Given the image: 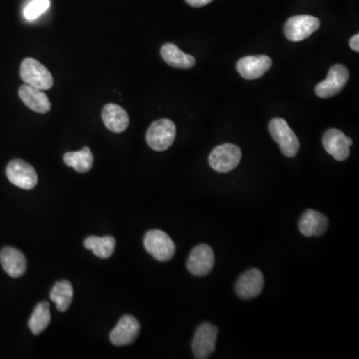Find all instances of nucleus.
Masks as SVG:
<instances>
[{
  "mask_svg": "<svg viewBox=\"0 0 359 359\" xmlns=\"http://www.w3.org/2000/svg\"><path fill=\"white\" fill-rule=\"evenodd\" d=\"M176 138V126L169 119H160L153 122L146 134V141L150 148L155 151H166L172 146Z\"/></svg>",
  "mask_w": 359,
  "mask_h": 359,
  "instance_id": "obj_1",
  "label": "nucleus"
},
{
  "mask_svg": "<svg viewBox=\"0 0 359 359\" xmlns=\"http://www.w3.org/2000/svg\"><path fill=\"white\" fill-rule=\"evenodd\" d=\"M20 77L25 84L40 90H49L53 86L50 71L38 60L25 58L20 66Z\"/></svg>",
  "mask_w": 359,
  "mask_h": 359,
  "instance_id": "obj_2",
  "label": "nucleus"
},
{
  "mask_svg": "<svg viewBox=\"0 0 359 359\" xmlns=\"http://www.w3.org/2000/svg\"><path fill=\"white\" fill-rule=\"evenodd\" d=\"M269 130L271 137L280 145L282 154L287 157H294L299 150V141L294 131L285 119L273 118L269 122Z\"/></svg>",
  "mask_w": 359,
  "mask_h": 359,
  "instance_id": "obj_3",
  "label": "nucleus"
},
{
  "mask_svg": "<svg viewBox=\"0 0 359 359\" xmlns=\"http://www.w3.org/2000/svg\"><path fill=\"white\" fill-rule=\"evenodd\" d=\"M144 247L154 259L160 262L170 261L176 252V246L166 232L151 230L144 238Z\"/></svg>",
  "mask_w": 359,
  "mask_h": 359,
  "instance_id": "obj_4",
  "label": "nucleus"
},
{
  "mask_svg": "<svg viewBox=\"0 0 359 359\" xmlns=\"http://www.w3.org/2000/svg\"><path fill=\"white\" fill-rule=\"evenodd\" d=\"M241 151L236 145L223 144L216 147L209 156L212 169L220 173L231 172L241 162Z\"/></svg>",
  "mask_w": 359,
  "mask_h": 359,
  "instance_id": "obj_5",
  "label": "nucleus"
},
{
  "mask_svg": "<svg viewBox=\"0 0 359 359\" xmlns=\"http://www.w3.org/2000/svg\"><path fill=\"white\" fill-rule=\"evenodd\" d=\"M218 331L217 326L209 322H205L198 328L192 342L195 358L206 359L212 356L216 349Z\"/></svg>",
  "mask_w": 359,
  "mask_h": 359,
  "instance_id": "obj_6",
  "label": "nucleus"
},
{
  "mask_svg": "<svg viewBox=\"0 0 359 359\" xmlns=\"http://www.w3.org/2000/svg\"><path fill=\"white\" fill-rule=\"evenodd\" d=\"M321 26L319 18L310 15H298L289 18L285 25V38L292 42L305 40Z\"/></svg>",
  "mask_w": 359,
  "mask_h": 359,
  "instance_id": "obj_7",
  "label": "nucleus"
},
{
  "mask_svg": "<svg viewBox=\"0 0 359 359\" xmlns=\"http://www.w3.org/2000/svg\"><path fill=\"white\" fill-rule=\"evenodd\" d=\"M6 176L11 184L24 190L35 188L38 177L35 169L24 161L15 159L6 167Z\"/></svg>",
  "mask_w": 359,
  "mask_h": 359,
  "instance_id": "obj_8",
  "label": "nucleus"
},
{
  "mask_svg": "<svg viewBox=\"0 0 359 359\" xmlns=\"http://www.w3.org/2000/svg\"><path fill=\"white\" fill-rule=\"evenodd\" d=\"M349 78V69L342 64H337L329 69L326 79L317 85L315 93L322 99L333 97L344 88Z\"/></svg>",
  "mask_w": 359,
  "mask_h": 359,
  "instance_id": "obj_9",
  "label": "nucleus"
},
{
  "mask_svg": "<svg viewBox=\"0 0 359 359\" xmlns=\"http://www.w3.org/2000/svg\"><path fill=\"white\" fill-rule=\"evenodd\" d=\"M215 264L213 250L206 244H201L193 248L189 257L187 266L189 271L197 277H204L211 273Z\"/></svg>",
  "mask_w": 359,
  "mask_h": 359,
  "instance_id": "obj_10",
  "label": "nucleus"
},
{
  "mask_svg": "<svg viewBox=\"0 0 359 359\" xmlns=\"http://www.w3.org/2000/svg\"><path fill=\"white\" fill-rule=\"evenodd\" d=\"M352 143L351 138L346 137L337 129H329L322 137L324 149L337 161H344L349 158V147Z\"/></svg>",
  "mask_w": 359,
  "mask_h": 359,
  "instance_id": "obj_11",
  "label": "nucleus"
},
{
  "mask_svg": "<svg viewBox=\"0 0 359 359\" xmlns=\"http://www.w3.org/2000/svg\"><path fill=\"white\" fill-rule=\"evenodd\" d=\"M140 333V324L132 315H124L110 333V340L116 346L133 344Z\"/></svg>",
  "mask_w": 359,
  "mask_h": 359,
  "instance_id": "obj_12",
  "label": "nucleus"
},
{
  "mask_svg": "<svg viewBox=\"0 0 359 359\" xmlns=\"http://www.w3.org/2000/svg\"><path fill=\"white\" fill-rule=\"evenodd\" d=\"M264 278L262 271L257 269H248L237 282L236 292L241 298H257L264 289Z\"/></svg>",
  "mask_w": 359,
  "mask_h": 359,
  "instance_id": "obj_13",
  "label": "nucleus"
},
{
  "mask_svg": "<svg viewBox=\"0 0 359 359\" xmlns=\"http://www.w3.org/2000/svg\"><path fill=\"white\" fill-rule=\"evenodd\" d=\"M271 59L266 55L247 56L239 60L237 70L245 79L255 80L266 74L271 67Z\"/></svg>",
  "mask_w": 359,
  "mask_h": 359,
  "instance_id": "obj_14",
  "label": "nucleus"
},
{
  "mask_svg": "<svg viewBox=\"0 0 359 359\" xmlns=\"http://www.w3.org/2000/svg\"><path fill=\"white\" fill-rule=\"evenodd\" d=\"M18 94L22 102L32 111L39 114H46L51 109V103L43 90L24 84L20 86Z\"/></svg>",
  "mask_w": 359,
  "mask_h": 359,
  "instance_id": "obj_15",
  "label": "nucleus"
},
{
  "mask_svg": "<svg viewBox=\"0 0 359 359\" xmlns=\"http://www.w3.org/2000/svg\"><path fill=\"white\" fill-rule=\"evenodd\" d=\"M299 231L305 237H319L328 228V218L314 209H308L301 216L298 223Z\"/></svg>",
  "mask_w": 359,
  "mask_h": 359,
  "instance_id": "obj_16",
  "label": "nucleus"
},
{
  "mask_svg": "<svg viewBox=\"0 0 359 359\" xmlns=\"http://www.w3.org/2000/svg\"><path fill=\"white\" fill-rule=\"evenodd\" d=\"M0 262L6 273L11 278H20L27 269L25 255L15 248L6 247L0 252Z\"/></svg>",
  "mask_w": 359,
  "mask_h": 359,
  "instance_id": "obj_17",
  "label": "nucleus"
},
{
  "mask_svg": "<svg viewBox=\"0 0 359 359\" xmlns=\"http://www.w3.org/2000/svg\"><path fill=\"white\" fill-rule=\"evenodd\" d=\"M102 120L108 130L114 133H122L128 128L129 116L127 112L117 104H107L102 110Z\"/></svg>",
  "mask_w": 359,
  "mask_h": 359,
  "instance_id": "obj_18",
  "label": "nucleus"
},
{
  "mask_svg": "<svg viewBox=\"0 0 359 359\" xmlns=\"http://www.w3.org/2000/svg\"><path fill=\"white\" fill-rule=\"evenodd\" d=\"M161 55L168 65L180 69H190L196 64V60L192 55L186 54L178 46L173 43H167L161 48Z\"/></svg>",
  "mask_w": 359,
  "mask_h": 359,
  "instance_id": "obj_19",
  "label": "nucleus"
},
{
  "mask_svg": "<svg viewBox=\"0 0 359 359\" xmlns=\"http://www.w3.org/2000/svg\"><path fill=\"white\" fill-rule=\"evenodd\" d=\"M73 292L72 285L68 280H61L56 282L50 292V299L56 305L59 312H64L68 310L72 303Z\"/></svg>",
  "mask_w": 359,
  "mask_h": 359,
  "instance_id": "obj_20",
  "label": "nucleus"
},
{
  "mask_svg": "<svg viewBox=\"0 0 359 359\" xmlns=\"http://www.w3.org/2000/svg\"><path fill=\"white\" fill-rule=\"evenodd\" d=\"M85 248L92 250L96 257L100 259H108L111 257L116 246V239L111 236L107 237H88L84 241Z\"/></svg>",
  "mask_w": 359,
  "mask_h": 359,
  "instance_id": "obj_21",
  "label": "nucleus"
},
{
  "mask_svg": "<svg viewBox=\"0 0 359 359\" xmlns=\"http://www.w3.org/2000/svg\"><path fill=\"white\" fill-rule=\"evenodd\" d=\"M63 160L66 165L78 173L89 172L93 165V155L88 147H84L80 151L68 152L64 155Z\"/></svg>",
  "mask_w": 359,
  "mask_h": 359,
  "instance_id": "obj_22",
  "label": "nucleus"
},
{
  "mask_svg": "<svg viewBox=\"0 0 359 359\" xmlns=\"http://www.w3.org/2000/svg\"><path fill=\"white\" fill-rule=\"evenodd\" d=\"M50 321H51V315H50L49 303L43 301L38 303L34 308L33 314L29 321V329L34 335H40L49 326Z\"/></svg>",
  "mask_w": 359,
  "mask_h": 359,
  "instance_id": "obj_23",
  "label": "nucleus"
},
{
  "mask_svg": "<svg viewBox=\"0 0 359 359\" xmlns=\"http://www.w3.org/2000/svg\"><path fill=\"white\" fill-rule=\"evenodd\" d=\"M50 6H51L50 0H32L24 8V13H23L24 17L29 22L38 19L39 16L42 15L49 9Z\"/></svg>",
  "mask_w": 359,
  "mask_h": 359,
  "instance_id": "obj_24",
  "label": "nucleus"
},
{
  "mask_svg": "<svg viewBox=\"0 0 359 359\" xmlns=\"http://www.w3.org/2000/svg\"><path fill=\"white\" fill-rule=\"evenodd\" d=\"M212 1L213 0H186L189 6H193V8H202V6L211 3Z\"/></svg>",
  "mask_w": 359,
  "mask_h": 359,
  "instance_id": "obj_25",
  "label": "nucleus"
},
{
  "mask_svg": "<svg viewBox=\"0 0 359 359\" xmlns=\"http://www.w3.org/2000/svg\"><path fill=\"white\" fill-rule=\"evenodd\" d=\"M349 46H351V49L353 51L358 52L359 51V35L358 34H356V35L352 36L351 41H349Z\"/></svg>",
  "mask_w": 359,
  "mask_h": 359,
  "instance_id": "obj_26",
  "label": "nucleus"
}]
</instances>
